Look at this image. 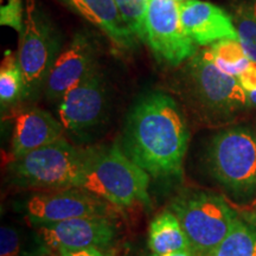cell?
<instances>
[{
  "mask_svg": "<svg viewBox=\"0 0 256 256\" xmlns=\"http://www.w3.org/2000/svg\"><path fill=\"white\" fill-rule=\"evenodd\" d=\"M171 211L183 226L191 248L206 256L226 238L236 215L220 196L192 192L176 198Z\"/></svg>",
  "mask_w": 256,
  "mask_h": 256,
  "instance_id": "obj_3",
  "label": "cell"
},
{
  "mask_svg": "<svg viewBox=\"0 0 256 256\" xmlns=\"http://www.w3.org/2000/svg\"><path fill=\"white\" fill-rule=\"evenodd\" d=\"M124 22L138 40L146 43V16L148 0H114Z\"/></svg>",
  "mask_w": 256,
  "mask_h": 256,
  "instance_id": "obj_21",
  "label": "cell"
},
{
  "mask_svg": "<svg viewBox=\"0 0 256 256\" xmlns=\"http://www.w3.org/2000/svg\"><path fill=\"white\" fill-rule=\"evenodd\" d=\"M148 246L154 254L192 250L183 226L172 211L159 214L150 224Z\"/></svg>",
  "mask_w": 256,
  "mask_h": 256,
  "instance_id": "obj_16",
  "label": "cell"
},
{
  "mask_svg": "<svg viewBox=\"0 0 256 256\" xmlns=\"http://www.w3.org/2000/svg\"><path fill=\"white\" fill-rule=\"evenodd\" d=\"M146 36L154 55L174 66L197 54V46L182 24L179 2L174 0H148Z\"/></svg>",
  "mask_w": 256,
  "mask_h": 256,
  "instance_id": "obj_7",
  "label": "cell"
},
{
  "mask_svg": "<svg viewBox=\"0 0 256 256\" xmlns=\"http://www.w3.org/2000/svg\"><path fill=\"white\" fill-rule=\"evenodd\" d=\"M194 250H180V252H168V254H153L151 256H194L192 254Z\"/></svg>",
  "mask_w": 256,
  "mask_h": 256,
  "instance_id": "obj_26",
  "label": "cell"
},
{
  "mask_svg": "<svg viewBox=\"0 0 256 256\" xmlns=\"http://www.w3.org/2000/svg\"><path fill=\"white\" fill-rule=\"evenodd\" d=\"M57 56L58 43L50 22L37 6L36 0H26L24 28L17 52L26 95L44 84Z\"/></svg>",
  "mask_w": 256,
  "mask_h": 256,
  "instance_id": "obj_6",
  "label": "cell"
},
{
  "mask_svg": "<svg viewBox=\"0 0 256 256\" xmlns=\"http://www.w3.org/2000/svg\"><path fill=\"white\" fill-rule=\"evenodd\" d=\"M238 80L242 88L247 94L256 92V63L252 62L241 75L238 76Z\"/></svg>",
  "mask_w": 256,
  "mask_h": 256,
  "instance_id": "obj_24",
  "label": "cell"
},
{
  "mask_svg": "<svg viewBox=\"0 0 256 256\" xmlns=\"http://www.w3.org/2000/svg\"><path fill=\"white\" fill-rule=\"evenodd\" d=\"M104 209V203L76 190L34 194L26 203L28 215L37 224L58 223L80 217H101Z\"/></svg>",
  "mask_w": 256,
  "mask_h": 256,
  "instance_id": "obj_12",
  "label": "cell"
},
{
  "mask_svg": "<svg viewBox=\"0 0 256 256\" xmlns=\"http://www.w3.org/2000/svg\"><path fill=\"white\" fill-rule=\"evenodd\" d=\"M20 252V238L11 226L0 229V256H18Z\"/></svg>",
  "mask_w": 256,
  "mask_h": 256,
  "instance_id": "obj_23",
  "label": "cell"
},
{
  "mask_svg": "<svg viewBox=\"0 0 256 256\" xmlns=\"http://www.w3.org/2000/svg\"><path fill=\"white\" fill-rule=\"evenodd\" d=\"M74 11L83 16L107 34L121 49H130L136 44V34L121 17L114 0H64Z\"/></svg>",
  "mask_w": 256,
  "mask_h": 256,
  "instance_id": "obj_15",
  "label": "cell"
},
{
  "mask_svg": "<svg viewBox=\"0 0 256 256\" xmlns=\"http://www.w3.org/2000/svg\"><path fill=\"white\" fill-rule=\"evenodd\" d=\"M43 243L55 250L106 247L113 241V226L102 217H80L58 223L38 224Z\"/></svg>",
  "mask_w": 256,
  "mask_h": 256,
  "instance_id": "obj_10",
  "label": "cell"
},
{
  "mask_svg": "<svg viewBox=\"0 0 256 256\" xmlns=\"http://www.w3.org/2000/svg\"><path fill=\"white\" fill-rule=\"evenodd\" d=\"M232 20L240 43L252 62L256 63V0L240 5Z\"/></svg>",
  "mask_w": 256,
  "mask_h": 256,
  "instance_id": "obj_20",
  "label": "cell"
},
{
  "mask_svg": "<svg viewBox=\"0 0 256 256\" xmlns=\"http://www.w3.org/2000/svg\"><path fill=\"white\" fill-rule=\"evenodd\" d=\"M25 8L22 0H8L0 10V24L10 26L22 34L24 28Z\"/></svg>",
  "mask_w": 256,
  "mask_h": 256,
  "instance_id": "obj_22",
  "label": "cell"
},
{
  "mask_svg": "<svg viewBox=\"0 0 256 256\" xmlns=\"http://www.w3.org/2000/svg\"><path fill=\"white\" fill-rule=\"evenodd\" d=\"M182 24L196 46H208L224 40H238L232 16L220 6L200 0L179 2Z\"/></svg>",
  "mask_w": 256,
  "mask_h": 256,
  "instance_id": "obj_13",
  "label": "cell"
},
{
  "mask_svg": "<svg viewBox=\"0 0 256 256\" xmlns=\"http://www.w3.org/2000/svg\"><path fill=\"white\" fill-rule=\"evenodd\" d=\"M60 121L40 108H28L16 115L11 142L12 162L60 139Z\"/></svg>",
  "mask_w": 256,
  "mask_h": 256,
  "instance_id": "obj_14",
  "label": "cell"
},
{
  "mask_svg": "<svg viewBox=\"0 0 256 256\" xmlns=\"http://www.w3.org/2000/svg\"><path fill=\"white\" fill-rule=\"evenodd\" d=\"M148 174L120 147L86 151L82 188L116 206L150 203Z\"/></svg>",
  "mask_w": 256,
  "mask_h": 256,
  "instance_id": "obj_2",
  "label": "cell"
},
{
  "mask_svg": "<svg viewBox=\"0 0 256 256\" xmlns=\"http://www.w3.org/2000/svg\"><path fill=\"white\" fill-rule=\"evenodd\" d=\"M246 220H247L249 223H252V224H254V226H256V212L248 215L247 218H246Z\"/></svg>",
  "mask_w": 256,
  "mask_h": 256,
  "instance_id": "obj_28",
  "label": "cell"
},
{
  "mask_svg": "<svg viewBox=\"0 0 256 256\" xmlns=\"http://www.w3.org/2000/svg\"><path fill=\"white\" fill-rule=\"evenodd\" d=\"M23 95H26V90L17 54L8 51L0 66V101L5 106Z\"/></svg>",
  "mask_w": 256,
  "mask_h": 256,
  "instance_id": "obj_19",
  "label": "cell"
},
{
  "mask_svg": "<svg viewBox=\"0 0 256 256\" xmlns=\"http://www.w3.org/2000/svg\"><path fill=\"white\" fill-rule=\"evenodd\" d=\"M247 95H248L249 104L252 106V107H256V92H250V94H247Z\"/></svg>",
  "mask_w": 256,
  "mask_h": 256,
  "instance_id": "obj_27",
  "label": "cell"
},
{
  "mask_svg": "<svg viewBox=\"0 0 256 256\" xmlns=\"http://www.w3.org/2000/svg\"><path fill=\"white\" fill-rule=\"evenodd\" d=\"M204 50H206L208 57L222 72L228 75L235 76V78L241 75L252 63L242 48L240 40H236L216 42Z\"/></svg>",
  "mask_w": 256,
  "mask_h": 256,
  "instance_id": "obj_17",
  "label": "cell"
},
{
  "mask_svg": "<svg viewBox=\"0 0 256 256\" xmlns=\"http://www.w3.org/2000/svg\"><path fill=\"white\" fill-rule=\"evenodd\" d=\"M86 151L64 138L12 162V171L25 184L43 188H81Z\"/></svg>",
  "mask_w": 256,
  "mask_h": 256,
  "instance_id": "obj_5",
  "label": "cell"
},
{
  "mask_svg": "<svg viewBox=\"0 0 256 256\" xmlns=\"http://www.w3.org/2000/svg\"><path fill=\"white\" fill-rule=\"evenodd\" d=\"M188 75L198 100L216 113H234L249 104L238 78L222 72L204 49L190 58Z\"/></svg>",
  "mask_w": 256,
  "mask_h": 256,
  "instance_id": "obj_8",
  "label": "cell"
},
{
  "mask_svg": "<svg viewBox=\"0 0 256 256\" xmlns=\"http://www.w3.org/2000/svg\"><path fill=\"white\" fill-rule=\"evenodd\" d=\"M211 172L234 194L256 192V133L246 127L222 130L208 150Z\"/></svg>",
  "mask_w": 256,
  "mask_h": 256,
  "instance_id": "obj_4",
  "label": "cell"
},
{
  "mask_svg": "<svg viewBox=\"0 0 256 256\" xmlns=\"http://www.w3.org/2000/svg\"><path fill=\"white\" fill-rule=\"evenodd\" d=\"M96 68V50L83 34H75L66 49L60 51L44 82L50 100H60L70 89L92 75Z\"/></svg>",
  "mask_w": 256,
  "mask_h": 256,
  "instance_id": "obj_9",
  "label": "cell"
},
{
  "mask_svg": "<svg viewBox=\"0 0 256 256\" xmlns=\"http://www.w3.org/2000/svg\"><path fill=\"white\" fill-rule=\"evenodd\" d=\"M206 256H256V226L236 218L226 238Z\"/></svg>",
  "mask_w": 256,
  "mask_h": 256,
  "instance_id": "obj_18",
  "label": "cell"
},
{
  "mask_svg": "<svg viewBox=\"0 0 256 256\" xmlns=\"http://www.w3.org/2000/svg\"><path fill=\"white\" fill-rule=\"evenodd\" d=\"M104 107V83L101 74L96 70L60 98L58 118L66 130L80 132L100 122Z\"/></svg>",
  "mask_w": 256,
  "mask_h": 256,
  "instance_id": "obj_11",
  "label": "cell"
},
{
  "mask_svg": "<svg viewBox=\"0 0 256 256\" xmlns=\"http://www.w3.org/2000/svg\"><path fill=\"white\" fill-rule=\"evenodd\" d=\"M190 132L183 112L171 96L145 95L134 106L124 132V152L156 178L182 174Z\"/></svg>",
  "mask_w": 256,
  "mask_h": 256,
  "instance_id": "obj_1",
  "label": "cell"
},
{
  "mask_svg": "<svg viewBox=\"0 0 256 256\" xmlns=\"http://www.w3.org/2000/svg\"><path fill=\"white\" fill-rule=\"evenodd\" d=\"M174 2H188V0H174Z\"/></svg>",
  "mask_w": 256,
  "mask_h": 256,
  "instance_id": "obj_29",
  "label": "cell"
},
{
  "mask_svg": "<svg viewBox=\"0 0 256 256\" xmlns=\"http://www.w3.org/2000/svg\"><path fill=\"white\" fill-rule=\"evenodd\" d=\"M60 256H107L98 248H84L78 250H60Z\"/></svg>",
  "mask_w": 256,
  "mask_h": 256,
  "instance_id": "obj_25",
  "label": "cell"
}]
</instances>
